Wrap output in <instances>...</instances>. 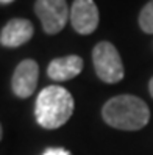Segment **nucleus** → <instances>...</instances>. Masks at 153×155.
<instances>
[{
	"label": "nucleus",
	"instance_id": "obj_1",
	"mask_svg": "<svg viewBox=\"0 0 153 155\" xmlns=\"http://www.w3.org/2000/svg\"><path fill=\"white\" fill-rule=\"evenodd\" d=\"M102 117L110 127L136 132L148 124L150 110L142 99L131 94H120L110 99L103 105Z\"/></svg>",
	"mask_w": 153,
	"mask_h": 155
},
{
	"label": "nucleus",
	"instance_id": "obj_2",
	"mask_svg": "<svg viewBox=\"0 0 153 155\" xmlns=\"http://www.w3.org/2000/svg\"><path fill=\"white\" fill-rule=\"evenodd\" d=\"M74 108V97L66 88L50 85L38 94L34 117L36 122L47 130L59 129L70 119Z\"/></svg>",
	"mask_w": 153,
	"mask_h": 155
},
{
	"label": "nucleus",
	"instance_id": "obj_3",
	"mask_svg": "<svg viewBox=\"0 0 153 155\" xmlns=\"http://www.w3.org/2000/svg\"><path fill=\"white\" fill-rule=\"evenodd\" d=\"M92 63L97 77L105 83H117L123 78V64L114 44L102 41L92 50Z\"/></svg>",
	"mask_w": 153,
	"mask_h": 155
},
{
	"label": "nucleus",
	"instance_id": "obj_4",
	"mask_svg": "<svg viewBox=\"0 0 153 155\" xmlns=\"http://www.w3.org/2000/svg\"><path fill=\"white\" fill-rule=\"evenodd\" d=\"M34 13L47 35L59 33L70 17L66 0H36Z\"/></svg>",
	"mask_w": 153,
	"mask_h": 155
},
{
	"label": "nucleus",
	"instance_id": "obj_5",
	"mask_svg": "<svg viewBox=\"0 0 153 155\" xmlns=\"http://www.w3.org/2000/svg\"><path fill=\"white\" fill-rule=\"evenodd\" d=\"M98 8L94 0H74L70 6V24L80 35H91L98 27Z\"/></svg>",
	"mask_w": 153,
	"mask_h": 155
},
{
	"label": "nucleus",
	"instance_id": "obj_6",
	"mask_svg": "<svg viewBox=\"0 0 153 155\" xmlns=\"http://www.w3.org/2000/svg\"><path fill=\"white\" fill-rule=\"evenodd\" d=\"M39 78V66L34 60H24L21 61L17 68L14 69V74L11 78V88L13 93L19 99L30 97L36 86H38Z\"/></svg>",
	"mask_w": 153,
	"mask_h": 155
},
{
	"label": "nucleus",
	"instance_id": "obj_7",
	"mask_svg": "<svg viewBox=\"0 0 153 155\" xmlns=\"http://www.w3.org/2000/svg\"><path fill=\"white\" fill-rule=\"evenodd\" d=\"M34 33L33 24L28 19H21V17H14V19L8 21L6 25L2 27L0 31V44L8 49H16L21 47L25 42L31 39Z\"/></svg>",
	"mask_w": 153,
	"mask_h": 155
},
{
	"label": "nucleus",
	"instance_id": "obj_8",
	"mask_svg": "<svg viewBox=\"0 0 153 155\" xmlns=\"http://www.w3.org/2000/svg\"><path fill=\"white\" fill-rule=\"evenodd\" d=\"M83 68H84V63L81 57L67 55V57L52 60L47 68V75L55 81H67L75 78L83 71Z\"/></svg>",
	"mask_w": 153,
	"mask_h": 155
},
{
	"label": "nucleus",
	"instance_id": "obj_9",
	"mask_svg": "<svg viewBox=\"0 0 153 155\" xmlns=\"http://www.w3.org/2000/svg\"><path fill=\"white\" fill-rule=\"evenodd\" d=\"M139 27L144 33L153 35V0L145 5L139 13Z\"/></svg>",
	"mask_w": 153,
	"mask_h": 155
},
{
	"label": "nucleus",
	"instance_id": "obj_10",
	"mask_svg": "<svg viewBox=\"0 0 153 155\" xmlns=\"http://www.w3.org/2000/svg\"><path fill=\"white\" fill-rule=\"evenodd\" d=\"M42 155H70V152L66 150V149H62V147H50Z\"/></svg>",
	"mask_w": 153,
	"mask_h": 155
},
{
	"label": "nucleus",
	"instance_id": "obj_11",
	"mask_svg": "<svg viewBox=\"0 0 153 155\" xmlns=\"http://www.w3.org/2000/svg\"><path fill=\"white\" fill-rule=\"evenodd\" d=\"M148 91H150V94H151V97H153V77H151L150 81H148Z\"/></svg>",
	"mask_w": 153,
	"mask_h": 155
},
{
	"label": "nucleus",
	"instance_id": "obj_12",
	"mask_svg": "<svg viewBox=\"0 0 153 155\" xmlns=\"http://www.w3.org/2000/svg\"><path fill=\"white\" fill-rule=\"evenodd\" d=\"M14 0H0V3L2 5H8V3H13Z\"/></svg>",
	"mask_w": 153,
	"mask_h": 155
}]
</instances>
